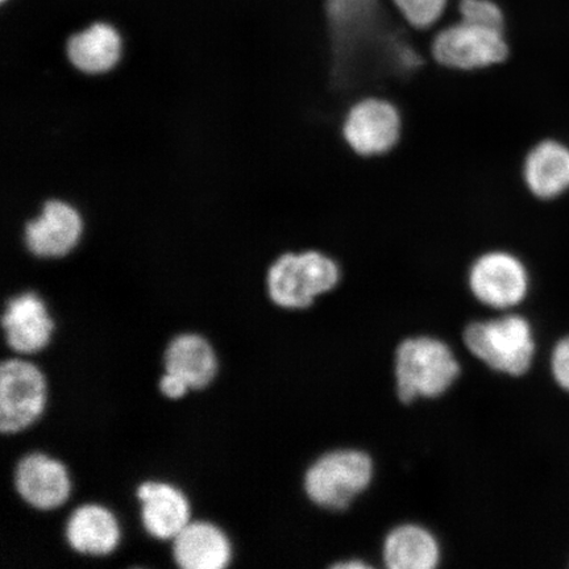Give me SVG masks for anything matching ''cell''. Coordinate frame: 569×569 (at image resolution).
I'll use <instances>...</instances> for the list:
<instances>
[{
	"label": "cell",
	"mask_w": 569,
	"mask_h": 569,
	"mask_svg": "<svg viewBox=\"0 0 569 569\" xmlns=\"http://www.w3.org/2000/svg\"><path fill=\"white\" fill-rule=\"evenodd\" d=\"M189 389L190 388L180 379V377L168 372L161 377V393L168 398H172V400H178V398L183 397L187 395Z\"/></svg>",
	"instance_id": "22"
},
{
	"label": "cell",
	"mask_w": 569,
	"mask_h": 569,
	"mask_svg": "<svg viewBox=\"0 0 569 569\" xmlns=\"http://www.w3.org/2000/svg\"><path fill=\"white\" fill-rule=\"evenodd\" d=\"M163 366L166 372L180 377L190 389L208 387L218 369L209 341L194 333H183L170 341Z\"/></svg>",
	"instance_id": "17"
},
{
	"label": "cell",
	"mask_w": 569,
	"mask_h": 569,
	"mask_svg": "<svg viewBox=\"0 0 569 569\" xmlns=\"http://www.w3.org/2000/svg\"><path fill=\"white\" fill-rule=\"evenodd\" d=\"M141 522L149 536L174 539L190 522V507L180 490L163 482L148 481L138 489Z\"/></svg>",
	"instance_id": "14"
},
{
	"label": "cell",
	"mask_w": 569,
	"mask_h": 569,
	"mask_svg": "<svg viewBox=\"0 0 569 569\" xmlns=\"http://www.w3.org/2000/svg\"><path fill=\"white\" fill-rule=\"evenodd\" d=\"M522 178L530 194L550 201L569 190V148L547 139L533 146L523 160Z\"/></svg>",
	"instance_id": "13"
},
{
	"label": "cell",
	"mask_w": 569,
	"mask_h": 569,
	"mask_svg": "<svg viewBox=\"0 0 569 569\" xmlns=\"http://www.w3.org/2000/svg\"><path fill=\"white\" fill-rule=\"evenodd\" d=\"M46 380L30 361L4 360L0 366V431L16 433L38 421L46 407Z\"/></svg>",
	"instance_id": "8"
},
{
	"label": "cell",
	"mask_w": 569,
	"mask_h": 569,
	"mask_svg": "<svg viewBox=\"0 0 569 569\" xmlns=\"http://www.w3.org/2000/svg\"><path fill=\"white\" fill-rule=\"evenodd\" d=\"M122 40L116 28L96 23L80 33L71 36L67 44L68 59L83 73L98 74L117 66Z\"/></svg>",
	"instance_id": "18"
},
{
	"label": "cell",
	"mask_w": 569,
	"mask_h": 569,
	"mask_svg": "<svg viewBox=\"0 0 569 569\" xmlns=\"http://www.w3.org/2000/svg\"><path fill=\"white\" fill-rule=\"evenodd\" d=\"M452 20L507 32V12L497 0H451L443 23Z\"/></svg>",
	"instance_id": "19"
},
{
	"label": "cell",
	"mask_w": 569,
	"mask_h": 569,
	"mask_svg": "<svg viewBox=\"0 0 569 569\" xmlns=\"http://www.w3.org/2000/svg\"><path fill=\"white\" fill-rule=\"evenodd\" d=\"M400 17L417 31H433L443 23L451 0H390Z\"/></svg>",
	"instance_id": "20"
},
{
	"label": "cell",
	"mask_w": 569,
	"mask_h": 569,
	"mask_svg": "<svg viewBox=\"0 0 569 569\" xmlns=\"http://www.w3.org/2000/svg\"><path fill=\"white\" fill-rule=\"evenodd\" d=\"M13 482L21 500L39 510L59 508L70 495L67 468L44 453H30L21 459Z\"/></svg>",
	"instance_id": "10"
},
{
	"label": "cell",
	"mask_w": 569,
	"mask_h": 569,
	"mask_svg": "<svg viewBox=\"0 0 569 569\" xmlns=\"http://www.w3.org/2000/svg\"><path fill=\"white\" fill-rule=\"evenodd\" d=\"M538 353L536 327L517 311L469 320L461 331V358L471 359L496 375L525 379Z\"/></svg>",
	"instance_id": "2"
},
{
	"label": "cell",
	"mask_w": 569,
	"mask_h": 569,
	"mask_svg": "<svg viewBox=\"0 0 569 569\" xmlns=\"http://www.w3.org/2000/svg\"><path fill=\"white\" fill-rule=\"evenodd\" d=\"M2 326L7 345L21 355L44 350L54 329L44 302L32 291L7 303Z\"/></svg>",
	"instance_id": "11"
},
{
	"label": "cell",
	"mask_w": 569,
	"mask_h": 569,
	"mask_svg": "<svg viewBox=\"0 0 569 569\" xmlns=\"http://www.w3.org/2000/svg\"><path fill=\"white\" fill-rule=\"evenodd\" d=\"M465 372V360L451 341L432 333H416L398 341L393 380L405 408L436 401L450 393Z\"/></svg>",
	"instance_id": "1"
},
{
	"label": "cell",
	"mask_w": 569,
	"mask_h": 569,
	"mask_svg": "<svg viewBox=\"0 0 569 569\" xmlns=\"http://www.w3.org/2000/svg\"><path fill=\"white\" fill-rule=\"evenodd\" d=\"M373 453L356 446H338L317 455L305 468L302 490L312 508L341 515L373 487Z\"/></svg>",
	"instance_id": "3"
},
{
	"label": "cell",
	"mask_w": 569,
	"mask_h": 569,
	"mask_svg": "<svg viewBox=\"0 0 569 569\" xmlns=\"http://www.w3.org/2000/svg\"><path fill=\"white\" fill-rule=\"evenodd\" d=\"M345 279V268L336 256L306 249L280 256L267 274L270 301L288 311H308L336 291Z\"/></svg>",
	"instance_id": "4"
},
{
	"label": "cell",
	"mask_w": 569,
	"mask_h": 569,
	"mask_svg": "<svg viewBox=\"0 0 569 569\" xmlns=\"http://www.w3.org/2000/svg\"><path fill=\"white\" fill-rule=\"evenodd\" d=\"M82 220L69 204L49 201L41 216L26 226V244L39 258H62L80 239Z\"/></svg>",
	"instance_id": "12"
},
{
	"label": "cell",
	"mask_w": 569,
	"mask_h": 569,
	"mask_svg": "<svg viewBox=\"0 0 569 569\" xmlns=\"http://www.w3.org/2000/svg\"><path fill=\"white\" fill-rule=\"evenodd\" d=\"M466 284L472 300L496 315L513 311L528 301L531 274L518 254L495 247L469 261Z\"/></svg>",
	"instance_id": "6"
},
{
	"label": "cell",
	"mask_w": 569,
	"mask_h": 569,
	"mask_svg": "<svg viewBox=\"0 0 569 569\" xmlns=\"http://www.w3.org/2000/svg\"><path fill=\"white\" fill-rule=\"evenodd\" d=\"M405 118L391 99L377 94L353 101L340 120V137L356 158H387L401 146Z\"/></svg>",
	"instance_id": "7"
},
{
	"label": "cell",
	"mask_w": 569,
	"mask_h": 569,
	"mask_svg": "<svg viewBox=\"0 0 569 569\" xmlns=\"http://www.w3.org/2000/svg\"><path fill=\"white\" fill-rule=\"evenodd\" d=\"M231 555L229 538L209 522H189L173 539V558L183 569H222Z\"/></svg>",
	"instance_id": "15"
},
{
	"label": "cell",
	"mask_w": 569,
	"mask_h": 569,
	"mask_svg": "<svg viewBox=\"0 0 569 569\" xmlns=\"http://www.w3.org/2000/svg\"><path fill=\"white\" fill-rule=\"evenodd\" d=\"M445 557L442 539L423 522L396 523L381 540L380 565L387 569H438Z\"/></svg>",
	"instance_id": "9"
},
{
	"label": "cell",
	"mask_w": 569,
	"mask_h": 569,
	"mask_svg": "<svg viewBox=\"0 0 569 569\" xmlns=\"http://www.w3.org/2000/svg\"><path fill=\"white\" fill-rule=\"evenodd\" d=\"M508 33L452 20L433 30L430 57L439 69L455 74L486 73L510 60Z\"/></svg>",
	"instance_id": "5"
},
{
	"label": "cell",
	"mask_w": 569,
	"mask_h": 569,
	"mask_svg": "<svg viewBox=\"0 0 569 569\" xmlns=\"http://www.w3.org/2000/svg\"><path fill=\"white\" fill-rule=\"evenodd\" d=\"M67 542L77 552L103 557L117 549L120 538L116 517L99 505H82L68 519Z\"/></svg>",
	"instance_id": "16"
},
{
	"label": "cell",
	"mask_w": 569,
	"mask_h": 569,
	"mask_svg": "<svg viewBox=\"0 0 569 569\" xmlns=\"http://www.w3.org/2000/svg\"><path fill=\"white\" fill-rule=\"evenodd\" d=\"M549 366L553 382L569 393V336L553 345Z\"/></svg>",
	"instance_id": "21"
},
{
	"label": "cell",
	"mask_w": 569,
	"mask_h": 569,
	"mask_svg": "<svg viewBox=\"0 0 569 569\" xmlns=\"http://www.w3.org/2000/svg\"><path fill=\"white\" fill-rule=\"evenodd\" d=\"M2 2H6V0H2Z\"/></svg>",
	"instance_id": "23"
}]
</instances>
